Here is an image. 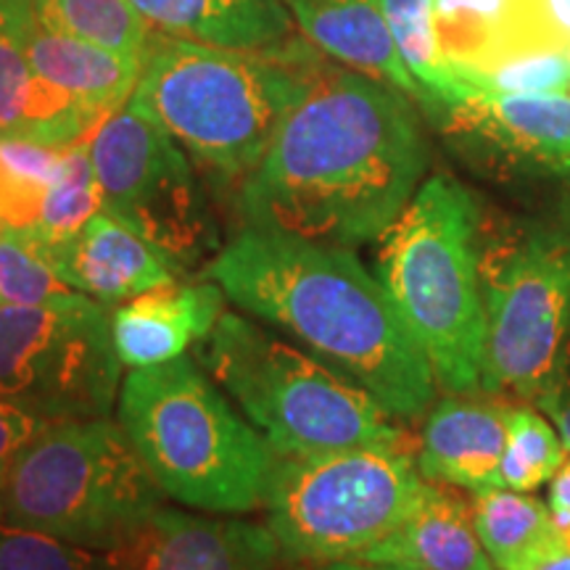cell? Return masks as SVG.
Returning <instances> with one entry per match:
<instances>
[{
	"label": "cell",
	"instance_id": "6da1fadb",
	"mask_svg": "<svg viewBox=\"0 0 570 570\" xmlns=\"http://www.w3.org/2000/svg\"><path fill=\"white\" fill-rule=\"evenodd\" d=\"M412 98L320 53L259 167L240 183L246 227L331 246L377 240L428 167Z\"/></svg>",
	"mask_w": 570,
	"mask_h": 570
},
{
	"label": "cell",
	"instance_id": "7a4b0ae2",
	"mask_svg": "<svg viewBox=\"0 0 570 570\" xmlns=\"http://www.w3.org/2000/svg\"><path fill=\"white\" fill-rule=\"evenodd\" d=\"M227 302L285 333L370 391L394 417L415 420L436 377L394 302L352 248L244 227L206 262Z\"/></svg>",
	"mask_w": 570,
	"mask_h": 570
},
{
	"label": "cell",
	"instance_id": "3957f363",
	"mask_svg": "<svg viewBox=\"0 0 570 570\" xmlns=\"http://www.w3.org/2000/svg\"><path fill=\"white\" fill-rule=\"evenodd\" d=\"M320 53L298 35L262 51L151 35L130 104L206 173L244 183L267 154L285 111L304 96Z\"/></svg>",
	"mask_w": 570,
	"mask_h": 570
},
{
	"label": "cell",
	"instance_id": "277c9868",
	"mask_svg": "<svg viewBox=\"0 0 570 570\" xmlns=\"http://www.w3.org/2000/svg\"><path fill=\"white\" fill-rule=\"evenodd\" d=\"M117 420L167 499L212 515L265 508L277 452L194 356L130 370Z\"/></svg>",
	"mask_w": 570,
	"mask_h": 570
},
{
	"label": "cell",
	"instance_id": "5b68a950",
	"mask_svg": "<svg viewBox=\"0 0 570 570\" xmlns=\"http://www.w3.org/2000/svg\"><path fill=\"white\" fill-rule=\"evenodd\" d=\"M479 225L473 196L452 177L433 175L377 238V281L439 386L465 396L481 391L487 338Z\"/></svg>",
	"mask_w": 570,
	"mask_h": 570
},
{
	"label": "cell",
	"instance_id": "8992f818",
	"mask_svg": "<svg viewBox=\"0 0 570 570\" xmlns=\"http://www.w3.org/2000/svg\"><path fill=\"white\" fill-rule=\"evenodd\" d=\"M194 360L277 454L404 449L407 441L370 391L252 315L223 312Z\"/></svg>",
	"mask_w": 570,
	"mask_h": 570
},
{
	"label": "cell",
	"instance_id": "52a82bcc",
	"mask_svg": "<svg viewBox=\"0 0 570 570\" xmlns=\"http://www.w3.org/2000/svg\"><path fill=\"white\" fill-rule=\"evenodd\" d=\"M164 499L119 420H61L21 446L6 479L0 523L122 552L151 525Z\"/></svg>",
	"mask_w": 570,
	"mask_h": 570
},
{
	"label": "cell",
	"instance_id": "ba28073f",
	"mask_svg": "<svg viewBox=\"0 0 570 570\" xmlns=\"http://www.w3.org/2000/svg\"><path fill=\"white\" fill-rule=\"evenodd\" d=\"M425 483L404 449L277 454L267 525L312 566L360 560L404 523Z\"/></svg>",
	"mask_w": 570,
	"mask_h": 570
},
{
	"label": "cell",
	"instance_id": "9c48e42d",
	"mask_svg": "<svg viewBox=\"0 0 570 570\" xmlns=\"http://www.w3.org/2000/svg\"><path fill=\"white\" fill-rule=\"evenodd\" d=\"M109 306L82 294L0 304V402L42 423L111 417L122 389Z\"/></svg>",
	"mask_w": 570,
	"mask_h": 570
},
{
	"label": "cell",
	"instance_id": "30bf717a",
	"mask_svg": "<svg viewBox=\"0 0 570 570\" xmlns=\"http://www.w3.org/2000/svg\"><path fill=\"white\" fill-rule=\"evenodd\" d=\"M90 159L104 212L159 248L177 269L202 265L223 248L183 146L130 101L90 135Z\"/></svg>",
	"mask_w": 570,
	"mask_h": 570
},
{
	"label": "cell",
	"instance_id": "8fae6325",
	"mask_svg": "<svg viewBox=\"0 0 570 570\" xmlns=\"http://www.w3.org/2000/svg\"><path fill=\"white\" fill-rule=\"evenodd\" d=\"M481 391L537 402L570 354V244L537 235L504 254H481Z\"/></svg>",
	"mask_w": 570,
	"mask_h": 570
},
{
	"label": "cell",
	"instance_id": "7c38bea8",
	"mask_svg": "<svg viewBox=\"0 0 570 570\" xmlns=\"http://www.w3.org/2000/svg\"><path fill=\"white\" fill-rule=\"evenodd\" d=\"M135 570H315L283 547L267 523L164 508L127 547Z\"/></svg>",
	"mask_w": 570,
	"mask_h": 570
},
{
	"label": "cell",
	"instance_id": "4fadbf2b",
	"mask_svg": "<svg viewBox=\"0 0 570 570\" xmlns=\"http://www.w3.org/2000/svg\"><path fill=\"white\" fill-rule=\"evenodd\" d=\"M446 130L525 167L570 169V92H479L441 114Z\"/></svg>",
	"mask_w": 570,
	"mask_h": 570
},
{
	"label": "cell",
	"instance_id": "5bb4252c",
	"mask_svg": "<svg viewBox=\"0 0 570 570\" xmlns=\"http://www.w3.org/2000/svg\"><path fill=\"white\" fill-rule=\"evenodd\" d=\"M21 3L0 0V140L75 146L106 117L35 75L21 40Z\"/></svg>",
	"mask_w": 570,
	"mask_h": 570
},
{
	"label": "cell",
	"instance_id": "9a60e30c",
	"mask_svg": "<svg viewBox=\"0 0 570 570\" xmlns=\"http://www.w3.org/2000/svg\"><path fill=\"white\" fill-rule=\"evenodd\" d=\"M51 248L61 281L104 306L130 302L146 291L180 281L183 273L159 248L104 209L69 240Z\"/></svg>",
	"mask_w": 570,
	"mask_h": 570
},
{
	"label": "cell",
	"instance_id": "2e32d148",
	"mask_svg": "<svg viewBox=\"0 0 570 570\" xmlns=\"http://www.w3.org/2000/svg\"><path fill=\"white\" fill-rule=\"evenodd\" d=\"M225 302V291L209 277L146 291L111 309L114 352L130 370L173 362L209 336Z\"/></svg>",
	"mask_w": 570,
	"mask_h": 570
},
{
	"label": "cell",
	"instance_id": "e0dca14e",
	"mask_svg": "<svg viewBox=\"0 0 570 570\" xmlns=\"http://www.w3.org/2000/svg\"><path fill=\"white\" fill-rule=\"evenodd\" d=\"M508 410L452 394L431 407L420 439L417 470L425 481L473 494L502 487Z\"/></svg>",
	"mask_w": 570,
	"mask_h": 570
},
{
	"label": "cell",
	"instance_id": "ac0fdd59",
	"mask_svg": "<svg viewBox=\"0 0 570 570\" xmlns=\"http://www.w3.org/2000/svg\"><path fill=\"white\" fill-rule=\"evenodd\" d=\"M21 40L35 75L104 117L130 101L142 61L88 42L46 19L32 0L21 3Z\"/></svg>",
	"mask_w": 570,
	"mask_h": 570
},
{
	"label": "cell",
	"instance_id": "d6986e66",
	"mask_svg": "<svg viewBox=\"0 0 570 570\" xmlns=\"http://www.w3.org/2000/svg\"><path fill=\"white\" fill-rule=\"evenodd\" d=\"M296 27L325 56L402 90L425 106V92L404 67L383 0H285Z\"/></svg>",
	"mask_w": 570,
	"mask_h": 570
},
{
	"label": "cell",
	"instance_id": "ffe728a7",
	"mask_svg": "<svg viewBox=\"0 0 570 570\" xmlns=\"http://www.w3.org/2000/svg\"><path fill=\"white\" fill-rule=\"evenodd\" d=\"M360 560L415 570H497L475 533L473 510L431 481L404 523Z\"/></svg>",
	"mask_w": 570,
	"mask_h": 570
},
{
	"label": "cell",
	"instance_id": "44dd1931",
	"mask_svg": "<svg viewBox=\"0 0 570 570\" xmlns=\"http://www.w3.org/2000/svg\"><path fill=\"white\" fill-rule=\"evenodd\" d=\"M156 30L230 51H262L294 38L285 0H132Z\"/></svg>",
	"mask_w": 570,
	"mask_h": 570
},
{
	"label": "cell",
	"instance_id": "7402d4cb",
	"mask_svg": "<svg viewBox=\"0 0 570 570\" xmlns=\"http://www.w3.org/2000/svg\"><path fill=\"white\" fill-rule=\"evenodd\" d=\"M473 523L497 570H531L566 550L552 512L529 491L489 489L473 494Z\"/></svg>",
	"mask_w": 570,
	"mask_h": 570
},
{
	"label": "cell",
	"instance_id": "603a6c76",
	"mask_svg": "<svg viewBox=\"0 0 570 570\" xmlns=\"http://www.w3.org/2000/svg\"><path fill=\"white\" fill-rule=\"evenodd\" d=\"M383 11L404 67L425 92L428 111L441 117L449 106L473 96L441 51L433 24V0H383Z\"/></svg>",
	"mask_w": 570,
	"mask_h": 570
},
{
	"label": "cell",
	"instance_id": "cb8c5ba5",
	"mask_svg": "<svg viewBox=\"0 0 570 570\" xmlns=\"http://www.w3.org/2000/svg\"><path fill=\"white\" fill-rule=\"evenodd\" d=\"M42 17L77 38L142 61L151 42V21L132 0H32Z\"/></svg>",
	"mask_w": 570,
	"mask_h": 570
},
{
	"label": "cell",
	"instance_id": "d4e9b609",
	"mask_svg": "<svg viewBox=\"0 0 570 570\" xmlns=\"http://www.w3.org/2000/svg\"><path fill=\"white\" fill-rule=\"evenodd\" d=\"M75 294L61 281L53 248L32 227L0 223V304L35 306Z\"/></svg>",
	"mask_w": 570,
	"mask_h": 570
},
{
	"label": "cell",
	"instance_id": "484cf974",
	"mask_svg": "<svg viewBox=\"0 0 570 570\" xmlns=\"http://www.w3.org/2000/svg\"><path fill=\"white\" fill-rule=\"evenodd\" d=\"M101 209V188L92 169L90 138H85L63 151L61 169L42 196L32 230L51 246H59Z\"/></svg>",
	"mask_w": 570,
	"mask_h": 570
},
{
	"label": "cell",
	"instance_id": "4316f807",
	"mask_svg": "<svg viewBox=\"0 0 570 570\" xmlns=\"http://www.w3.org/2000/svg\"><path fill=\"white\" fill-rule=\"evenodd\" d=\"M568 449L550 417L531 407L508 410V444H504L502 487L512 491H533L552 481Z\"/></svg>",
	"mask_w": 570,
	"mask_h": 570
},
{
	"label": "cell",
	"instance_id": "83f0119b",
	"mask_svg": "<svg viewBox=\"0 0 570 570\" xmlns=\"http://www.w3.org/2000/svg\"><path fill=\"white\" fill-rule=\"evenodd\" d=\"M0 570H135L127 552L90 550L0 523Z\"/></svg>",
	"mask_w": 570,
	"mask_h": 570
},
{
	"label": "cell",
	"instance_id": "f1b7e54d",
	"mask_svg": "<svg viewBox=\"0 0 570 570\" xmlns=\"http://www.w3.org/2000/svg\"><path fill=\"white\" fill-rule=\"evenodd\" d=\"M465 85L473 92H570V61L566 53L518 56Z\"/></svg>",
	"mask_w": 570,
	"mask_h": 570
},
{
	"label": "cell",
	"instance_id": "f546056e",
	"mask_svg": "<svg viewBox=\"0 0 570 570\" xmlns=\"http://www.w3.org/2000/svg\"><path fill=\"white\" fill-rule=\"evenodd\" d=\"M46 425L30 412L13 407L9 402H0V518H3V489L9 470L21 452V446L30 441L40 428Z\"/></svg>",
	"mask_w": 570,
	"mask_h": 570
},
{
	"label": "cell",
	"instance_id": "4dcf8cb0",
	"mask_svg": "<svg viewBox=\"0 0 570 570\" xmlns=\"http://www.w3.org/2000/svg\"><path fill=\"white\" fill-rule=\"evenodd\" d=\"M533 404H537L539 412H544V415L552 420V425L558 428L562 444H566V449L570 452V354H568L566 370H562L558 377V383H554L547 394H541Z\"/></svg>",
	"mask_w": 570,
	"mask_h": 570
},
{
	"label": "cell",
	"instance_id": "1f68e13d",
	"mask_svg": "<svg viewBox=\"0 0 570 570\" xmlns=\"http://www.w3.org/2000/svg\"><path fill=\"white\" fill-rule=\"evenodd\" d=\"M550 512L562 544L570 550V452L550 481Z\"/></svg>",
	"mask_w": 570,
	"mask_h": 570
},
{
	"label": "cell",
	"instance_id": "d6a6232c",
	"mask_svg": "<svg viewBox=\"0 0 570 570\" xmlns=\"http://www.w3.org/2000/svg\"><path fill=\"white\" fill-rule=\"evenodd\" d=\"M315 570H415V568L386 566V562H365V560H338V562H325V566H315Z\"/></svg>",
	"mask_w": 570,
	"mask_h": 570
},
{
	"label": "cell",
	"instance_id": "836d02e7",
	"mask_svg": "<svg viewBox=\"0 0 570 570\" xmlns=\"http://www.w3.org/2000/svg\"><path fill=\"white\" fill-rule=\"evenodd\" d=\"M531 570H570V550H562L558 554H552L550 560L539 562V566L531 568Z\"/></svg>",
	"mask_w": 570,
	"mask_h": 570
},
{
	"label": "cell",
	"instance_id": "e575fe53",
	"mask_svg": "<svg viewBox=\"0 0 570 570\" xmlns=\"http://www.w3.org/2000/svg\"><path fill=\"white\" fill-rule=\"evenodd\" d=\"M566 56H568V61H570V48H568V51H566Z\"/></svg>",
	"mask_w": 570,
	"mask_h": 570
}]
</instances>
